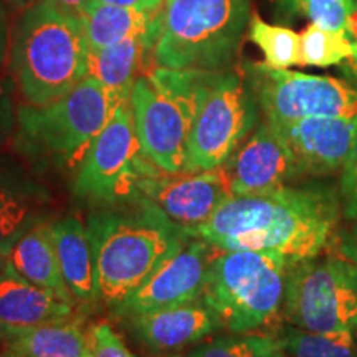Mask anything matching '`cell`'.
<instances>
[{
  "label": "cell",
  "instance_id": "1",
  "mask_svg": "<svg viewBox=\"0 0 357 357\" xmlns=\"http://www.w3.org/2000/svg\"><path fill=\"white\" fill-rule=\"evenodd\" d=\"M341 215L339 192L331 185H287L231 195L208 220L185 231L215 250L278 253L298 263L323 252Z\"/></svg>",
  "mask_w": 357,
  "mask_h": 357
},
{
  "label": "cell",
  "instance_id": "2",
  "mask_svg": "<svg viewBox=\"0 0 357 357\" xmlns=\"http://www.w3.org/2000/svg\"><path fill=\"white\" fill-rule=\"evenodd\" d=\"M106 205L88 217L86 230L95 263V298L114 307L192 236L141 195Z\"/></svg>",
  "mask_w": 357,
  "mask_h": 357
},
{
  "label": "cell",
  "instance_id": "3",
  "mask_svg": "<svg viewBox=\"0 0 357 357\" xmlns=\"http://www.w3.org/2000/svg\"><path fill=\"white\" fill-rule=\"evenodd\" d=\"M88 56L79 17L37 0L13 26L8 70L25 101L40 106L65 96L88 77Z\"/></svg>",
  "mask_w": 357,
  "mask_h": 357
},
{
  "label": "cell",
  "instance_id": "4",
  "mask_svg": "<svg viewBox=\"0 0 357 357\" xmlns=\"http://www.w3.org/2000/svg\"><path fill=\"white\" fill-rule=\"evenodd\" d=\"M119 102L93 77L47 105H20L13 147L24 158L56 169L82 164Z\"/></svg>",
  "mask_w": 357,
  "mask_h": 357
},
{
  "label": "cell",
  "instance_id": "5",
  "mask_svg": "<svg viewBox=\"0 0 357 357\" xmlns=\"http://www.w3.org/2000/svg\"><path fill=\"white\" fill-rule=\"evenodd\" d=\"M250 25V0H166L153 47L158 68L223 71Z\"/></svg>",
  "mask_w": 357,
  "mask_h": 357
},
{
  "label": "cell",
  "instance_id": "6",
  "mask_svg": "<svg viewBox=\"0 0 357 357\" xmlns=\"http://www.w3.org/2000/svg\"><path fill=\"white\" fill-rule=\"evenodd\" d=\"M218 252L208 266L202 301L229 333H255L283 310L291 261L278 253Z\"/></svg>",
  "mask_w": 357,
  "mask_h": 357
},
{
  "label": "cell",
  "instance_id": "7",
  "mask_svg": "<svg viewBox=\"0 0 357 357\" xmlns=\"http://www.w3.org/2000/svg\"><path fill=\"white\" fill-rule=\"evenodd\" d=\"M204 71L155 68L137 77L129 105L141 153L159 171H184Z\"/></svg>",
  "mask_w": 357,
  "mask_h": 357
},
{
  "label": "cell",
  "instance_id": "8",
  "mask_svg": "<svg viewBox=\"0 0 357 357\" xmlns=\"http://www.w3.org/2000/svg\"><path fill=\"white\" fill-rule=\"evenodd\" d=\"M258 102L245 75L204 71L182 172L220 167L258 121Z\"/></svg>",
  "mask_w": 357,
  "mask_h": 357
},
{
  "label": "cell",
  "instance_id": "9",
  "mask_svg": "<svg viewBox=\"0 0 357 357\" xmlns=\"http://www.w3.org/2000/svg\"><path fill=\"white\" fill-rule=\"evenodd\" d=\"M283 316L310 333L357 334V268L344 257L291 263Z\"/></svg>",
  "mask_w": 357,
  "mask_h": 357
},
{
  "label": "cell",
  "instance_id": "10",
  "mask_svg": "<svg viewBox=\"0 0 357 357\" xmlns=\"http://www.w3.org/2000/svg\"><path fill=\"white\" fill-rule=\"evenodd\" d=\"M245 78L271 123H293L321 116H357V89L342 79L265 63L245 65Z\"/></svg>",
  "mask_w": 357,
  "mask_h": 357
},
{
  "label": "cell",
  "instance_id": "11",
  "mask_svg": "<svg viewBox=\"0 0 357 357\" xmlns=\"http://www.w3.org/2000/svg\"><path fill=\"white\" fill-rule=\"evenodd\" d=\"M153 166L141 153L131 105L121 102L84 154L73 190L95 202H121L136 195V181Z\"/></svg>",
  "mask_w": 357,
  "mask_h": 357
},
{
  "label": "cell",
  "instance_id": "12",
  "mask_svg": "<svg viewBox=\"0 0 357 357\" xmlns=\"http://www.w3.org/2000/svg\"><path fill=\"white\" fill-rule=\"evenodd\" d=\"M134 190L185 230L208 220L231 197L225 164L211 171L177 174L162 172L153 166L137 178Z\"/></svg>",
  "mask_w": 357,
  "mask_h": 357
},
{
  "label": "cell",
  "instance_id": "13",
  "mask_svg": "<svg viewBox=\"0 0 357 357\" xmlns=\"http://www.w3.org/2000/svg\"><path fill=\"white\" fill-rule=\"evenodd\" d=\"M212 250L204 240L194 238L160 265L139 288L114 306L118 316L131 318L136 314L171 310L202 300L207 284Z\"/></svg>",
  "mask_w": 357,
  "mask_h": 357
},
{
  "label": "cell",
  "instance_id": "14",
  "mask_svg": "<svg viewBox=\"0 0 357 357\" xmlns=\"http://www.w3.org/2000/svg\"><path fill=\"white\" fill-rule=\"evenodd\" d=\"M225 167L231 195L266 194L301 177L287 142L266 119L227 160Z\"/></svg>",
  "mask_w": 357,
  "mask_h": 357
},
{
  "label": "cell",
  "instance_id": "15",
  "mask_svg": "<svg viewBox=\"0 0 357 357\" xmlns=\"http://www.w3.org/2000/svg\"><path fill=\"white\" fill-rule=\"evenodd\" d=\"M268 123L287 142L301 176L316 177H326L342 169L356 129V118L344 116H321L293 123Z\"/></svg>",
  "mask_w": 357,
  "mask_h": 357
},
{
  "label": "cell",
  "instance_id": "16",
  "mask_svg": "<svg viewBox=\"0 0 357 357\" xmlns=\"http://www.w3.org/2000/svg\"><path fill=\"white\" fill-rule=\"evenodd\" d=\"M52 195L20 158L0 151V257L7 258L17 240L47 220Z\"/></svg>",
  "mask_w": 357,
  "mask_h": 357
},
{
  "label": "cell",
  "instance_id": "17",
  "mask_svg": "<svg viewBox=\"0 0 357 357\" xmlns=\"http://www.w3.org/2000/svg\"><path fill=\"white\" fill-rule=\"evenodd\" d=\"M128 321L136 337L154 352L184 349L222 328L217 316L202 300L171 310L136 314Z\"/></svg>",
  "mask_w": 357,
  "mask_h": 357
},
{
  "label": "cell",
  "instance_id": "18",
  "mask_svg": "<svg viewBox=\"0 0 357 357\" xmlns=\"http://www.w3.org/2000/svg\"><path fill=\"white\" fill-rule=\"evenodd\" d=\"M75 305L25 280L10 263L0 266V328H32L73 319Z\"/></svg>",
  "mask_w": 357,
  "mask_h": 357
},
{
  "label": "cell",
  "instance_id": "19",
  "mask_svg": "<svg viewBox=\"0 0 357 357\" xmlns=\"http://www.w3.org/2000/svg\"><path fill=\"white\" fill-rule=\"evenodd\" d=\"M162 8L121 7L89 2L78 17L86 35L89 50H101L141 35L149 38L151 47H154Z\"/></svg>",
  "mask_w": 357,
  "mask_h": 357
},
{
  "label": "cell",
  "instance_id": "20",
  "mask_svg": "<svg viewBox=\"0 0 357 357\" xmlns=\"http://www.w3.org/2000/svg\"><path fill=\"white\" fill-rule=\"evenodd\" d=\"M0 357H86V331L75 319L0 328Z\"/></svg>",
  "mask_w": 357,
  "mask_h": 357
},
{
  "label": "cell",
  "instance_id": "21",
  "mask_svg": "<svg viewBox=\"0 0 357 357\" xmlns=\"http://www.w3.org/2000/svg\"><path fill=\"white\" fill-rule=\"evenodd\" d=\"M7 261L30 283L77 306V301L71 296L61 275L55 242H53L52 222H48V218L33 225L17 240V243L8 252Z\"/></svg>",
  "mask_w": 357,
  "mask_h": 357
},
{
  "label": "cell",
  "instance_id": "22",
  "mask_svg": "<svg viewBox=\"0 0 357 357\" xmlns=\"http://www.w3.org/2000/svg\"><path fill=\"white\" fill-rule=\"evenodd\" d=\"M53 242L66 287L77 303L89 305L95 298V263L86 225L78 217L52 222Z\"/></svg>",
  "mask_w": 357,
  "mask_h": 357
},
{
  "label": "cell",
  "instance_id": "23",
  "mask_svg": "<svg viewBox=\"0 0 357 357\" xmlns=\"http://www.w3.org/2000/svg\"><path fill=\"white\" fill-rule=\"evenodd\" d=\"M149 52L153 53V47L144 35L126 38L101 50H89L88 77L98 79L121 105L129 101L139 77L142 58Z\"/></svg>",
  "mask_w": 357,
  "mask_h": 357
},
{
  "label": "cell",
  "instance_id": "24",
  "mask_svg": "<svg viewBox=\"0 0 357 357\" xmlns=\"http://www.w3.org/2000/svg\"><path fill=\"white\" fill-rule=\"evenodd\" d=\"M278 339L288 357H357V334H319L287 326Z\"/></svg>",
  "mask_w": 357,
  "mask_h": 357
},
{
  "label": "cell",
  "instance_id": "25",
  "mask_svg": "<svg viewBox=\"0 0 357 357\" xmlns=\"http://www.w3.org/2000/svg\"><path fill=\"white\" fill-rule=\"evenodd\" d=\"M250 40L260 48L265 65L276 70H289L301 65L300 33L280 25H271L253 15L250 20Z\"/></svg>",
  "mask_w": 357,
  "mask_h": 357
},
{
  "label": "cell",
  "instance_id": "26",
  "mask_svg": "<svg viewBox=\"0 0 357 357\" xmlns=\"http://www.w3.org/2000/svg\"><path fill=\"white\" fill-rule=\"evenodd\" d=\"M303 66H333L357 58V43L351 35L321 29L311 24L300 33Z\"/></svg>",
  "mask_w": 357,
  "mask_h": 357
},
{
  "label": "cell",
  "instance_id": "27",
  "mask_svg": "<svg viewBox=\"0 0 357 357\" xmlns=\"http://www.w3.org/2000/svg\"><path fill=\"white\" fill-rule=\"evenodd\" d=\"M280 339L247 333L217 337L190 351L189 357H268L280 349Z\"/></svg>",
  "mask_w": 357,
  "mask_h": 357
},
{
  "label": "cell",
  "instance_id": "28",
  "mask_svg": "<svg viewBox=\"0 0 357 357\" xmlns=\"http://www.w3.org/2000/svg\"><path fill=\"white\" fill-rule=\"evenodd\" d=\"M298 7L305 12L311 24L333 32L351 35L352 0H300Z\"/></svg>",
  "mask_w": 357,
  "mask_h": 357
},
{
  "label": "cell",
  "instance_id": "29",
  "mask_svg": "<svg viewBox=\"0 0 357 357\" xmlns=\"http://www.w3.org/2000/svg\"><path fill=\"white\" fill-rule=\"evenodd\" d=\"M86 357H137L108 323H96L86 331Z\"/></svg>",
  "mask_w": 357,
  "mask_h": 357
},
{
  "label": "cell",
  "instance_id": "30",
  "mask_svg": "<svg viewBox=\"0 0 357 357\" xmlns=\"http://www.w3.org/2000/svg\"><path fill=\"white\" fill-rule=\"evenodd\" d=\"M341 171L339 199H341L342 215L347 220H357V116L351 151Z\"/></svg>",
  "mask_w": 357,
  "mask_h": 357
},
{
  "label": "cell",
  "instance_id": "31",
  "mask_svg": "<svg viewBox=\"0 0 357 357\" xmlns=\"http://www.w3.org/2000/svg\"><path fill=\"white\" fill-rule=\"evenodd\" d=\"M15 79L12 75L0 73V147L8 144L13 139L17 129V109L15 105Z\"/></svg>",
  "mask_w": 357,
  "mask_h": 357
},
{
  "label": "cell",
  "instance_id": "32",
  "mask_svg": "<svg viewBox=\"0 0 357 357\" xmlns=\"http://www.w3.org/2000/svg\"><path fill=\"white\" fill-rule=\"evenodd\" d=\"M13 12L10 7L0 2V73H6V66L10 55V45L13 35Z\"/></svg>",
  "mask_w": 357,
  "mask_h": 357
},
{
  "label": "cell",
  "instance_id": "33",
  "mask_svg": "<svg viewBox=\"0 0 357 357\" xmlns=\"http://www.w3.org/2000/svg\"><path fill=\"white\" fill-rule=\"evenodd\" d=\"M341 253L357 268V220L341 238Z\"/></svg>",
  "mask_w": 357,
  "mask_h": 357
},
{
  "label": "cell",
  "instance_id": "34",
  "mask_svg": "<svg viewBox=\"0 0 357 357\" xmlns=\"http://www.w3.org/2000/svg\"><path fill=\"white\" fill-rule=\"evenodd\" d=\"M93 3H108V6H121V7H151L162 8L166 0H89Z\"/></svg>",
  "mask_w": 357,
  "mask_h": 357
},
{
  "label": "cell",
  "instance_id": "35",
  "mask_svg": "<svg viewBox=\"0 0 357 357\" xmlns=\"http://www.w3.org/2000/svg\"><path fill=\"white\" fill-rule=\"evenodd\" d=\"M45 2L56 7L61 12L71 13V15H79L83 8L89 3V0H45Z\"/></svg>",
  "mask_w": 357,
  "mask_h": 357
},
{
  "label": "cell",
  "instance_id": "36",
  "mask_svg": "<svg viewBox=\"0 0 357 357\" xmlns=\"http://www.w3.org/2000/svg\"><path fill=\"white\" fill-rule=\"evenodd\" d=\"M0 2L6 3L7 7H10L13 12H19L22 13L25 8H29L32 3L37 2V0H0Z\"/></svg>",
  "mask_w": 357,
  "mask_h": 357
},
{
  "label": "cell",
  "instance_id": "37",
  "mask_svg": "<svg viewBox=\"0 0 357 357\" xmlns=\"http://www.w3.org/2000/svg\"><path fill=\"white\" fill-rule=\"evenodd\" d=\"M349 32L351 37L357 43V0H352V10H351V22H349Z\"/></svg>",
  "mask_w": 357,
  "mask_h": 357
},
{
  "label": "cell",
  "instance_id": "38",
  "mask_svg": "<svg viewBox=\"0 0 357 357\" xmlns=\"http://www.w3.org/2000/svg\"><path fill=\"white\" fill-rule=\"evenodd\" d=\"M268 357H288V356L284 354V351L280 347V349H276L275 352H271V354L268 356Z\"/></svg>",
  "mask_w": 357,
  "mask_h": 357
},
{
  "label": "cell",
  "instance_id": "39",
  "mask_svg": "<svg viewBox=\"0 0 357 357\" xmlns=\"http://www.w3.org/2000/svg\"><path fill=\"white\" fill-rule=\"evenodd\" d=\"M289 3H291V6H296L298 7V2H300V0H288Z\"/></svg>",
  "mask_w": 357,
  "mask_h": 357
},
{
  "label": "cell",
  "instance_id": "40",
  "mask_svg": "<svg viewBox=\"0 0 357 357\" xmlns=\"http://www.w3.org/2000/svg\"><path fill=\"white\" fill-rule=\"evenodd\" d=\"M7 261V258H3V257H0V266H2L3 265V263H6Z\"/></svg>",
  "mask_w": 357,
  "mask_h": 357
},
{
  "label": "cell",
  "instance_id": "41",
  "mask_svg": "<svg viewBox=\"0 0 357 357\" xmlns=\"http://www.w3.org/2000/svg\"><path fill=\"white\" fill-rule=\"evenodd\" d=\"M169 357H182V356H169Z\"/></svg>",
  "mask_w": 357,
  "mask_h": 357
}]
</instances>
